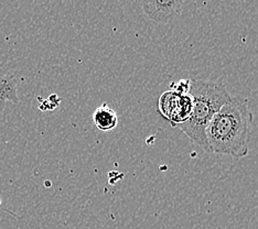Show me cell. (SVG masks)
<instances>
[{"instance_id": "cell-2", "label": "cell", "mask_w": 258, "mask_h": 229, "mask_svg": "<svg viewBox=\"0 0 258 229\" xmlns=\"http://www.w3.org/2000/svg\"><path fill=\"white\" fill-rule=\"evenodd\" d=\"M187 94L192 98L191 115L177 128L204 151L210 152L205 133L208 126L214 115L231 101L232 95L221 82L202 80L192 81Z\"/></svg>"}, {"instance_id": "cell-1", "label": "cell", "mask_w": 258, "mask_h": 229, "mask_svg": "<svg viewBox=\"0 0 258 229\" xmlns=\"http://www.w3.org/2000/svg\"><path fill=\"white\" fill-rule=\"evenodd\" d=\"M253 114L248 99L232 96L214 115L207 129V141L211 154L243 159L248 156Z\"/></svg>"}, {"instance_id": "cell-4", "label": "cell", "mask_w": 258, "mask_h": 229, "mask_svg": "<svg viewBox=\"0 0 258 229\" xmlns=\"http://www.w3.org/2000/svg\"><path fill=\"white\" fill-rule=\"evenodd\" d=\"M184 2L181 0H146L144 13L158 23H170L182 14Z\"/></svg>"}, {"instance_id": "cell-6", "label": "cell", "mask_w": 258, "mask_h": 229, "mask_svg": "<svg viewBox=\"0 0 258 229\" xmlns=\"http://www.w3.org/2000/svg\"><path fill=\"white\" fill-rule=\"evenodd\" d=\"M93 121L99 131L108 132L118 125V116L107 104H103L94 111Z\"/></svg>"}, {"instance_id": "cell-3", "label": "cell", "mask_w": 258, "mask_h": 229, "mask_svg": "<svg viewBox=\"0 0 258 229\" xmlns=\"http://www.w3.org/2000/svg\"><path fill=\"white\" fill-rule=\"evenodd\" d=\"M159 111L172 127H177L189 119L192 111V98L189 94L169 90L160 96Z\"/></svg>"}, {"instance_id": "cell-5", "label": "cell", "mask_w": 258, "mask_h": 229, "mask_svg": "<svg viewBox=\"0 0 258 229\" xmlns=\"http://www.w3.org/2000/svg\"><path fill=\"white\" fill-rule=\"evenodd\" d=\"M8 103L17 105L18 99V84L13 74L0 75V114L5 110Z\"/></svg>"}]
</instances>
